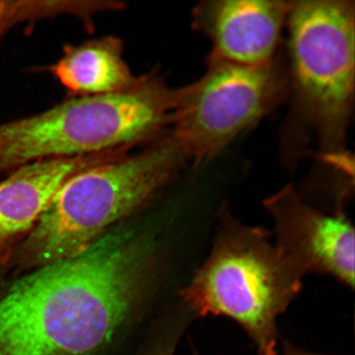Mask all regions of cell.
<instances>
[{"label":"cell","instance_id":"6da1fadb","mask_svg":"<svg viewBox=\"0 0 355 355\" xmlns=\"http://www.w3.org/2000/svg\"><path fill=\"white\" fill-rule=\"evenodd\" d=\"M150 246L132 230H115L17 279L0 296V355L105 352L139 303Z\"/></svg>","mask_w":355,"mask_h":355},{"label":"cell","instance_id":"7a4b0ae2","mask_svg":"<svg viewBox=\"0 0 355 355\" xmlns=\"http://www.w3.org/2000/svg\"><path fill=\"white\" fill-rule=\"evenodd\" d=\"M290 101L282 136L288 163L316 148L321 162L348 158L354 109V0H296L286 24Z\"/></svg>","mask_w":355,"mask_h":355},{"label":"cell","instance_id":"3957f363","mask_svg":"<svg viewBox=\"0 0 355 355\" xmlns=\"http://www.w3.org/2000/svg\"><path fill=\"white\" fill-rule=\"evenodd\" d=\"M187 162L170 130L141 152L83 168L57 191L17 257L35 268L79 254L152 198Z\"/></svg>","mask_w":355,"mask_h":355},{"label":"cell","instance_id":"277c9868","mask_svg":"<svg viewBox=\"0 0 355 355\" xmlns=\"http://www.w3.org/2000/svg\"><path fill=\"white\" fill-rule=\"evenodd\" d=\"M175 89L158 74L110 94L75 96L0 123V174L41 159L130 150L171 126Z\"/></svg>","mask_w":355,"mask_h":355},{"label":"cell","instance_id":"5b68a950","mask_svg":"<svg viewBox=\"0 0 355 355\" xmlns=\"http://www.w3.org/2000/svg\"><path fill=\"white\" fill-rule=\"evenodd\" d=\"M303 277L266 230L223 211L211 254L181 298L193 316L232 319L259 355H277L278 318L299 295Z\"/></svg>","mask_w":355,"mask_h":355},{"label":"cell","instance_id":"8992f818","mask_svg":"<svg viewBox=\"0 0 355 355\" xmlns=\"http://www.w3.org/2000/svg\"><path fill=\"white\" fill-rule=\"evenodd\" d=\"M285 58L243 65L207 60L206 73L175 89L171 132L194 166L211 161L287 101Z\"/></svg>","mask_w":355,"mask_h":355},{"label":"cell","instance_id":"52a82bcc","mask_svg":"<svg viewBox=\"0 0 355 355\" xmlns=\"http://www.w3.org/2000/svg\"><path fill=\"white\" fill-rule=\"evenodd\" d=\"M264 206L272 216L276 245L304 276L330 275L344 285L354 286V228L344 207L319 210L288 184Z\"/></svg>","mask_w":355,"mask_h":355},{"label":"cell","instance_id":"ba28073f","mask_svg":"<svg viewBox=\"0 0 355 355\" xmlns=\"http://www.w3.org/2000/svg\"><path fill=\"white\" fill-rule=\"evenodd\" d=\"M293 1L207 0L192 12V26L209 40L208 60L268 64L279 55Z\"/></svg>","mask_w":355,"mask_h":355},{"label":"cell","instance_id":"9c48e42d","mask_svg":"<svg viewBox=\"0 0 355 355\" xmlns=\"http://www.w3.org/2000/svg\"><path fill=\"white\" fill-rule=\"evenodd\" d=\"M114 155L41 159L15 168L0 181V263L10 256L13 243L30 233L69 178Z\"/></svg>","mask_w":355,"mask_h":355},{"label":"cell","instance_id":"30bf717a","mask_svg":"<svg viewBox=\"0 0 355 355\" xmlns=\"http://www.w3.org/2000/svg\"><path fill=\"white\" fill-rule=\"evenodd\" d=\"M47 72L74 96L110 94L130 87L137 79L123 59L121 42L114 37L66 46Z\"/></svg>","mask_w":355,"mask_h":355},{"label":"cell","instance_id":"8fae6325","mask_svg":"<svg viewBox=\"0 0 355 355\" xmlns=\"http://www.w3.org/2000/svg\"><path fill=\"white\" fill-rule=\"evenodd\" d=\"M79 1H44V0H1L0 35L24 21L51 19L59 16L78 17L83 13Z\"/></svg>","mask_w":355,"mask_h":355},{"label":"cell","instance_id":"7c38bea8","mask_svg":"<svg viewBox=\"0 0 355 355\" xmlns=\"http://www.w3.org/2000/svg\"><path fill=\"white\" fill-rule=\"evenodd\" d=\"M183 331L184 325L182 326L180 324L168 328L141 355H174Z\"/></svg>","mask_w":355,"mask_h":355},{"label":"cell","instance_id":"4fadbf2b","mask_svg":"<svg viewBox=\"0 0 355 355\" xmlns=\"http://www.w3.org/2000/svg\"><path fill=\"white\" fill-rule=\"evenodd\" d=\"M194 355H198V354H197V353H195Z\"/></svg>","mask_w":355,"mask_h":355}]
</instances>
